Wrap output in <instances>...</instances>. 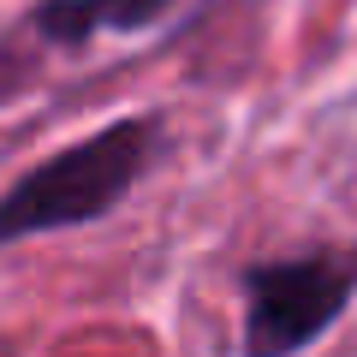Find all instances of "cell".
I'll use <instances>...</instances> for the list:
<instances>
[{
    "instance_id": "6da1fadb",
    "label": "cell",
    "mask_w": 357,
    "mask_h": 357,
    "mask_svg": "<svg viewBox=\"0 0 357 357\" xmlns=\"http://www.w3.org/2000/svg\"><path fill=\"white\" fill-rule=\"evenodd\" d=\"M155 155H161V119L131 114L36 161L13 191H0V250L36 238V232H72L114 215L137 191V178L149 173Z\"/></svg>"
},
{
    "instance_id": "7a4b0ae2",
    "label": "cell",
    "mask_w": 357,
    "mask_h": 357,
    "mask_svg": "<svg viewBox=\"0 0 357 357\" xmlns=\"http://www.w3.org/2000/svg\"><path fill=\"white\" fill-rule=\"evenodd\" d=\"M357 298V250L244 268V357H298Z\"/></svg>"
},
{
    "instance_id": "3957f363",
    "label": "cell",
    "mask_w": 357,
    "mask_h": 357,
    "mask_svg": "<svg viewBox=\"0 0 357 357\" xmlns=\"http://www.w3.org/2000/svg\"><path fill=\"white\" fill-rule=\"evenodd\" d=\"M173 6L178 0H36L24 30H36L54 48H84L96 36H137Z\"/></svg>"
}]
</instances>
